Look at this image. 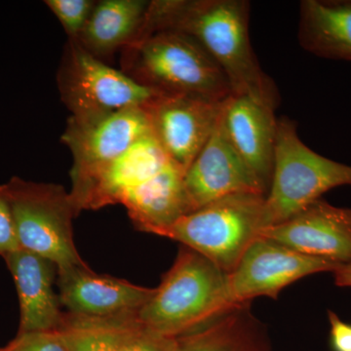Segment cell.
<instances>
[{"label":"cell","mask_w":351,"mask_h":351,"mask_svg":"<svg viewBox=\"0 0 351 351\" xmlns=\"http://www.w3.org/2000/svg\"><path fill=\"white\" fill-rule=\"evenodd\" d=\"M249 20L246 0H156L149 1L138 36L160 31L186 34L221 66L234 96H248L276 110L278 93L254 54Z\"/></svg>","instance_id":"1"},{"label":"cell","mask_w":351,"mask_h":351,"mask_svg":"<svg viewBox=\"0 0 351 351\" xmlns=\"http://www.w3.org/2000/svg\"><path fill=\"white\" fill-rule=\"evenodd\" d=\"M123 73L159 95L223 101L233 96L221 66L195 39L160 31L138 36L122 49Z\"/></svg>","instance_id":"2"},{"label":"cell","mask_w":351,"mask_h":351,"mask_svg":"<svg viewBox=\"0 0 351 351\" xmlns=\"http://www.w3.org/2000/svg\"><path fill=\"white\" fill-rule=\"evenodd\" d=\"M226 280L228 274L214 263L182 245L156 294L138 309V320L174 338L195 332L235 308L228 302Z\"/></svg>","instance_id":"3"},{"label":"cell","mask_w":351,"mask_h":351,"mask_svg":"<svg viewBox=\"0 0 351 351\" xmlns=\"http://www.w3.org/2000/svg\"><path fill=\"white\" fill-rule=\"evenodd\" d=\"M343 186H351V165L320 156L302 142L294 121L277 119L274 173L263 203L262 230L287 221Z\"/></svg>","instance_id":"4"},{"label":"cell","mask_w":351,"mask_h":351,"mask_svg":"<svg viewBox=\"0 0 351 351\" xmlns=\"http://www.w3.org/2000/svg\"><path fill=\"white\" fill-rule=\"evenodd\" d=\"M265 195L240 193L209 203L156 235L189 247L230 274L262 230Z\"/></svg>","instance_id":"5"},{"label":"cell","mask_w":351,"mask_h":351,"mask_svg":"<svg viewBox=\"0 0 351 351\" xmlns=\"http://www.w3.org/2000/svg\"><path fill=\"white\" fill-rule=\"evenodd\" d=\"M4 184L21 249L50 261L58 270L87 265L73 242V219L80 212L63 186L19 177Z\"/></svg>","instance_id":"6"},{"label":"cell","mask_w":351,"mask_h":351,"mask_svg":"<svg viewBox=\"0 0 351 351\" xmlns=\"http://www.w3.org/2000/svg\"><path fill=\"white\" fill-rule=\"evenodd\" d=\"M58 84L62 100L75 119L145 107L159 96L123 71L93 56L75 39H69L66 45Z\"/></svg>","instance_id":"7"},{"label":"cell","mask_w":351,"mask_h":351,"mask_svg":"<svg viewBox=\"0 0 351 351\" xmlns=\"http://www.w3.org/2000/svg\"><path fill=\"white\" fill-rule=\"evenodd\" d=\"M149 133L151 124L145 107L122 108L90 119L69 117L62 142L73 154V189L89 181Z\"/></svg>","instance_id":"8"},{"label":"cell","mask_w":351,"mask_h":351,"mask_svg":"<svg viewBox=\"0 0 351 351\" xmlns=\"http://www.w3.org/2000/svg\"><path fill=\"white\" fill-rule=\"evenodd\" d=\"M339 265L258 237L228 274V302L237 307L257 297L277 299L283 289L295 281L319 272H334Z\"/></svg>","instance_id":"9"},{"label":"cell","mask_w":351,"mask_h":351,"mask_svg":"<svg viewBox=\"0 0 351 351\" xmlns=\"http://www.w3.org/2000/svg\"><path fill=\"white\" fill-rule=\"evenodd\" d=\"M228 100L159 95L145 106L152 135L170 160L184 172L206 145Z\"/></svg>","instance_id":"10"},{"label":"cell","mask_w":351,"mask_h":351,"mask_svg":"<svg viewBox=\"0 0 351 351\" xmlns=\"http://www.w3.org/2000/svg\"><path fill=\"white\" fill-rule=\"evenodd\" d=\"M223 112L225 107L206 145L184 174V186L193 211L226 196L265 195L262 184L230 142Z\"/></svg>","instance_id":"11"},{"label":"cell","mask_w":351,"mask_h":351,"mask_svg":"<svg viewBox=\"0 0 351 351\" xmlns=\"http://www.w3.org/2000/svg\"><path fill=\"white\" fill-rule=\"evenodd\" d=\"M258 237L345 265L351 262V207L334 206L320 198L287 221L263 228Z\"/></svg>","instance_id":"12"},{"label":"cell","mask_w":351,"mask_h":351,"mask_svg":"<svg viewBox=\"0 0 351 351\" xmlns=\"http://www.w3.org/2000/svg\"><path fill=\"white\" fill-rule=\"evenodd\" d=\"M172 162L152 133L134 143L69 195L78 212L119 204L132 189L151 179Z\"/></svg>","instance_id":"13"},{"label":"cell","mask_w":351,"mask_h":351,"mask_svg":"<svg viewBox=\"0 0 351 351\" xmlns=\"http://www.w3.org/2000/svg\"><path fill=\"white\" fill-rule=\"evenodd\" d=\"M58 287L60 302L68 313L89 316L138 311L156 292V288L95 274L88 265L58 270Z\"/></svg>","instance_id":"14"},{"label":"cell","mask_w":351,"mask_h":351,"mask_svg":"<svg viewBox=\"0 0 351 351\" xmlns=\"http://www.w3.org/2000/svg\"><path fill=\"white\" fill-rule=\"evenodd\" d=\"M225 126L230 142L262 184L265 195L271 184L277 119L274 108L248 96L226 101Z\"/></svg>","instance_id":"15"},{"label":"cell","mask_w":351,"mask_h":351,"mask_svg":"<svg viewBox=\"0 0 351 351\" xmlns=\"http://www.w3.org/2000/svg\"><path fill=\"white\" fill-rule=\"evenodd\" d=\"M20 304L18 334L57 330L63 319L59 295L53 289L58 269L54 263L24 249L5 258Z\"/></svg>","instance_id":"16"},{"label":"cell","mask_w":351,"mask_h":351,"mask_svg":"<svg viewBox=\"0 0 351 351\" xmlns=\"http://www.w3.org/2000/svg\"><path fill=\"white\" fill-rule=\"evenodd\" d=\"M184 171L171 162L123 195L119 204L124 205L140 232L156 234L193 212L184 186Z\"/></svg>","instance_id":"17"},{"label":"cell","mask_w":351,"mask_h":351,"mask_svg":"<svg viewBox=\"0 0 351 351\" xmlns=\"http://www.w3.org/2000/svg\"><path fill=\"white\" fill-rule=\"evenodd\" d=\"M298 38L315 56L351 61V0H302Z\"/></svg>","instance_id":"18"},{"label":"cell","mask_w":351,"mask_h":351,"mask_svg":"<svg viewBox=\"0 0 351 351\" xmlns=\"http://www.w3.org/2000/svg\"><path fill=\"white\" fill-rule=\"evenodd\" d=\"M149 6V1L145 0L96 2L82 34L76 40L99 59L122 50L138 36Z\"/></svg>","instance_id":"19"},{"label":"cell","mask_w":351,"mask_h":351,"mask_svg":"<svg viewBox=\"0 0 351 351\" xmlns=\"http://www.w3.org/2000/svg\"><path fill=\"white\" fill-rule=\"evenodd\" d=\"M179 339V351H269L265 328L252 314L250 304Z\"/></svg>","instance_id":"20"},{"label":"cell","mask_w":351,"mask_h":351,"mask_svg":"<svg viewBox=\"0 0 351 351\" xmlns=\"http://www.w3.org/2000/svg\"><path fill=\"white\" fill-rule=\"evenodd\" d=\"M142 326L138 311L108 316L66 313L57 330L69 351H122Z\"/></svg>","instance_id":"21"},{"label":"cell","mask_w":351,"mask_h":351,"mask_svg":"<svg viewBox=\"0 0 351 351\" xmlns=\"http://www.w3.org/2000/svg\"><path fill=\"white\" fill-rule=\"evenodd\" d=\"M69 39H77L86 25L96 2L92 0H46Z\"/></svg>","instance_id":"22"},{"label":"cell","mask_w":351,"mask_h":351,"mask_svg":"<svg viewBox=\"0 0 351 351\" xmlns=\"http://www.w3.org/2000/svg\"><path fill=\"white\" fill-rule=\"evenodd\" d=\"M0 351H69L59 330L18 334Z\"/></svg>","instance_id":"23"},{"label":"cell","mask_w":351,"mask_h":351,"mask_svg":"<svg viewBox=\"0 0 351 351\" xmlns=\"http://www.w3.org/2000/svg\"><path fill=\"white\" fill-rule=\"evenodd\" d=\"M180 339L147 329L144 325L129 339L122 351H179Z\"/></svg>","instance_id":"24"},{"label":"cell","mask_w":351,"mask_h":351,"mask_svg":"<svg viewBox=\"0 0 351 351\" xmlns=\"http://www.w3.org/2000/svg\"><path fill=\"white\" fill-rule=\"evenodd\" d=\"M21 249L16 233L12 209L7 195L5 184L0 186V256L5 258L9 254Z\"/></svg>","instance_id":"25"},{"label":"cell","mask_w":351,"mask_h":351,"mask_svg":"<svg viewBox=\"0 0 351 351\" xmlns=\"http://www.w3.org/2000/svg\"><path fill=\"white\" fill-rule=\"evenodd\" d=\"M331 330L330 346L332 351H351V324L339 317L334 311H328Z\"/></svg>","instance_id":"26"},{"label":"cell","mask_w":351,"mask_h":351,"mask_svg":"<svg viewBox=\"0 0 351 351\" xmlns=\"http://www.w3.org/2000/svg\"><path fill=\"white\" fill-rule=\"evenodd\" d=\"M335 283L339 287L351 288V262L341 265L334 270Z\"/></svg>","instance_id":"27"}]
</instances>
